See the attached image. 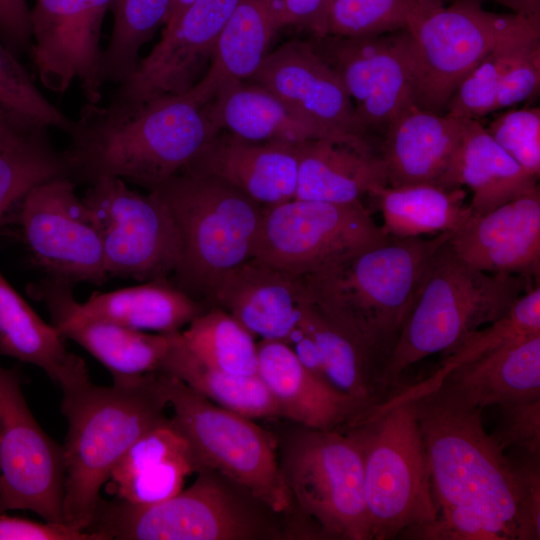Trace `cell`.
<instances>
[{
    "label": "cell",
    "mask_w": 540,
    "mask_h": 540,
    "mask_svg": "<svg viewBox=\"0 0 540 540\" xmlns=\"http://www.w3.org/2000/svg\"><path fill=\"white\" fill-rule=\"evenodd\" d=\"M218 131L207 104L189 92L156 99L120 118L105 117L98 105L87 103L64 151L70 180L92 184L118 177L151 190L183 172Z\"/></svg>",
    "instance_id": "cell-1"
},
{
    "label": "cell",
    "mask_w": 540,
    "mask_h": 540,
    "mask_svg": "<svg viewBox=\"0 0 540 540\" xmlns=\"http://www.w3.org/2000/svg\"><path fill=\"white\" fill-rule=\"evenodd\" d=\"M392 390L412 402L425 443L437 505L472 509L527 540L505 453L483 426L482 409L445 383Z\"/></svg>",
    "instance_id": "cell-2"
},
{
    "label": "cell",
    "mask_w": 540,
    "mask_h": 540,
    "mask_svg": "<svg viewBox=\"0 0 540 540\" xmlns=\"http://www.w3.org/2000/svg\"><path fill=\"white\" fill-rule=\"evenodd\" d=\"M452 233L386 236L338 256L302 275L310 300L368 347L384 371L426 268Z\"/></svg>",
    "instance_id": "cell-3"
},
{
    "label": "cell",
    "mask_w": 540,
    "mask_h": 540,
    "mask_svg": "<svg viewBox=\"0 0 540 540\" xmlns=\"http://www.w3.org/2000/svg\"><path fill=\"white\" fill-rule=\"evenodd\" d=\"M168 400L158 372L98 386L90 380L63 391L68 424L63 522L86 531L113 469L146 432L168 419Z\"/></svg>",
    "instance_id": "cell-4"
},
{
    "label": "cell",
    "mask_w": 540,
    "mask_h": 540,
    "mask_svg": "<svg viewBox=\"0 0 540 540\" xmlns=\"http://www.w3.org/2000/svg\"><path fill=\"white\" fill-rule=\"evenodd\" d=\"M448 240L426 268L385 365L386 394L408 367L436 353L446 356L471 333L503 316L530 288V278L470 266Z\"/></svg>",
    "instance_id": "cell-5"
},
{
    "label": "cell",
    "mask_w": 540,
    "mask_h": 540,
    "mask_svg": "<svg viewBox=\"0 0 540 540\" xmlns=\"http://www.w3.org/2000/svg\"><path fill=\"white\" fill-rule=\"evenodd\" d=\"M339 429L358 444L371 540H389L432 522L438 505L412 402L392 389Z\"/></svg>",
    "instance_id": "cell-6"
},
{
    "label": "cell",
    "mask_w": 540,
    "mask_h": 540,
    "mask_svg": "<svg viewBox=\"0 0 540 540\" xmlns=\"http://www.w3.org/2000/svg\"><path fill=\"white\" fill-rule=\"evenodd\" d=\"M149 191L165 203L177 231L171 281L209 308L218 282L254 256L264 206L217 178L187 171Z\"/></svg>",
    "instance_id": "cell-7"
},
{
    "label": "cell",
    "mask_w": 540,
    "mask_h": 540,
    "mask_svg": "<svg viewBox=\"0 0 540 540\" xmlns=\"http://www.w3.org/2000/svg\"><path fill=\"white\" fill-rule=\"evenodd\" d=\"M278 513L220 472L203 466L195 481L151 505L101 499L87 531L102 540H277Z\"/></svg>",
    "instance_id": "cell-8"
},
{
    "label": "cell",
    "mask_w": 540,
    "mask_h": 540,
    "mask_svg": "<svg viewBox=\"0 0 540 540\" xmlns=\"http://www.w3.org/2000/svg\"><path fill=\"white\" fill-rule=\"evenodd\" d=\"M280 468L298 512L297 535L371 540L363 460L341 429L302 427L283 448Z\"/></svg>",
    "instance_id": "cell-9"
},
{
    "label": "cell",
    "mask_w": 540,
    "mask_h": 540,
    "mask_svg": "<svg viewBox=\"0 0 540 540\" xmlns=\"http://www.w3.org/2000/svg\"><path fill=\"white\" fill-rule=\"evenodd\" d=\"M527 18L496 14L476 0H413L405 30L414 67V104L443 113L463 79Z\"/></svg>",
    "instance_id": "cell-10"
},
{
    "label": "cell",
    "mask_w": 540,
    "mask_h": 540,
    "mask_svg": "<svg viewBox=\"0 0 540 540\" xmlns=\"http://www.w3.org/2000/svg\"><path fill=\"white\" fill-rule=\"evenodd\" d=\"M158 374L173 410L171 420L191 445L201 467L220 472L276 513H289L291 495L271 434L176 377Z\"/></svg>",
    "instance_id": "cell-11"
},
{
    "label": "cell",
    "mask_w": 540,
    "mask_h": 540,
    "mask_svg": "<svg viewBox=\"0 0 540 540\" xmlns=\"http://www.w3.org/2000/svg\"><path fill=\"white\" fill-rule=\"evenodd\" d=\"M101 239L108 276L170 279L179 260L171 214L152 191L141 194L118 177H103L81 198Z\"/></svg>",
    "instance_id": "cell-12"
},
{
    "label": "cell",
    "mask_w": 540,
    "mask_h": 540,
    "mask_svg": "<svg viewBox=\"0 0 540 540\" xmlns=\"http://www.w3.org/2000/svg\"><path fill=\"white\" fill-rule=\"evenodd\" d=\"M386 236L362 201L336 204L293 198L264 207L253 257L306 275Z\"/></svg>",
    "instance_id": "cell-13"
},
{
    "label": "cell",
    "mask_w": 540,
    "mask_h": 540,
    "mask_svg": "<svg viewBox=\"0 0 540 540\" xmlns=\"http://www.w3.org/2000/svg\"><path fill=\"white\" fill-rule=\"evenodd\" d=\"M239 0H194L112 95L98 105L108 118L124 117L156 99L189 92L205 75L219 35Z\"/></svg>",
    "instance_id": "cell-14"
},
{
    "label": "cell",
    "mask_w": 540,
    "mask_h": 540,
    "mask_svg": "<svg viewBox=\"0 0 540 540\" xmlns=\"http://www.w3.org/2000/svg\"><path fill=\"white\" fill-rule=\"evenodd\" d=\"M62 446L31 413L14 369L0 366V513L29 510L63 522Z\"/></svg>",
    "instance_id": "cell-15"
},
{
    "label": "cell",
    "mask_w": 540,
    "mask_h": 540,
    "mask_svg": "<svg viewBox=\"0 0 540 540\" xmlns=\"http://www.w3.org/2000/svg\"><path fill=\"white\" fill-rule=\"evenodd\" d=\"M75 184L61 177L30 190L20 201L22 236L46 278L99 285L109 277L102 243Z\"/></svg>",
    "instance_id": "cell-16"
},
{
    "label": "cell",
    "mask_w": 540,
    "mask_h": 540,
    "mask_svg": "<svg viewBox=\"0 0 540 540\" xmlns=\"http://www.w3.org/2000/svg\"><path fill=\"white\" fill-rule=\"evenodd\" d=\"M309 42L338 74L368 134L384 131L414 103V67L405 29L361 38L313 37Z\"/></svg>",
    "instance_id": "cell-17"
},
{
    "label": "cell",
    "mask_w": 540,
    "mask_h": 540,
    "mask_svg": "<svg viewBox=\"0 0 540 540\" xmlns=\"http://www.w3.org/2000/svg\"><path fill=\"white\" fill-rule=\"evenodd\" d=\"M113 0H35L30 9L29 52L41 84L64 93L74 80L87 103L102 99L101 31Z\"/></svg>",
    "instance_id": "cell-18"
},
{
    "label": "cell",
    "mask_w": 540,
    "mask_h": 540,
    "mask_svg": "<svg viewBox=\"0 0 540 540\" xmlns=\"http://www.w3.org/2000/svg\"><path fill=\"white\" fill-rule=\"evenodd\" d=\"M248 81L269 90L343 142L374 152L341 79L309 40H291L269 52Z\"/></svg>",
    "instance_id": "cell-19"
},
{
    "label": "cell",
    "mask_w": 540,
    "mask_h": 540,
    "mask_svg": "<svg viewBox=\"0 0 540 540\" xmlns=\"http://www.w3.org/2000/svg\"><path fill=\"white\" fill-rule=\"evenodd\" d=\"M72 286L45 278L32 287L63 338L94 356L111 373L113 381L160 372L180 331L148 333L94 316L75 300Z\"/></svg>",
    "instance_id": "cell-20"
},
{
    "label": "cell",
    "mask_w": 540,
    "mask_h": 540,
    "mask_svg": "<svg viewBox=\"0 0 540 540\" xmlns=\"http://www.w3.org/2000/svg\"><path fill=\"white\" fill-rule=\"evenodd\" d=\"M309 301L302 275L252 257L218 282L210 307L224 309L254 336L291 345Z\"/></svg>",
    "instance_id": "cell-21"
},
{
    "label": "cell",
    "mask_w": 540,
    "mask_h": 540,
    "mask_svg": "<svg viewBox=\"0 0 540 540\" xmlns=\"http://www.w3.org/2000/svg\"><path fill=\"white\" fill-rule=\"evenodd\" d=\"M470 266L490 273L538 277L540 268V190L495 209L472 214L448 240Z\"/></svg>",
    "instance_id": "cell-22"
},
{
    "label": "cell",
    "mask_w": 540,
    "mask_h": 540,
    "mask_svg": "<svg viewBox=\"0 0 540 540\" xmlns=\"http://www.w3.org/2000/svg\"><path fill=\"white\" fill-rule=\"evenodd\" d=\"M184 171L217 178L269 207L294 198L298 159L295 145L253 142L219 130Z\"/></svg>",
    "instance_id": "cell-23"
},
{
    "label": "cell",
    "mask_w": 540,
    "mask_h": 540,
    "mask_svg": "<svg viewBox=\"0 0 540 540\" xmlns=\"http://www.w3.org/2000/svg\"><path fill=\"white\" fill-rule=\"evenodd\" d=\"M257 348L258 375L275 399L281 417L302 427L331 430L369 408L310 371L290 345L262 339Z\"/></svg>",
    "instance_id": "cell-24"
},
{
    "label": "cell",
    "mask_w": 540,
    "mask_h": 540,
    "mask_svg": "<svg viewBox=\"0 0 540 540\" xmlns=\"http://www.w3.org/2000/svg\"><path fill=\"white\" fill-rule=\"evenodd\" d=\"M299 331L292 348L310 371L366 407L384 398L382 362L362 342L323 314L311 300Z\"/></svg>",
    "instance_id": "cell-25"
},
{
    "label": "cell",
    "mask_w": 540,
    "mask_h": 540,
    "mask_svg": "<svg viewBox=\"0 0 540 540\" xmlns=\"http://www.w3.org/2000/svg\"><path fill=\"white\" fill-rule=\"evenodd\" d=\"M384 133L379 155L385 164L388 186L437 185L461 141L463 119L411 103Z\"/></svg>",
    "instance_id": "cell-26"
},
{
    "label": "cell",
    "mask_w": 540,
    "mask_h": 540,
    "mask_svg": "<svg viewBox=\"0 0 540 540\" xmlns=\"http://www.w3.org/2000/svg\"><path fill=\"white\" fill-rule=\"evenodd\" d=\"M200 468L191 445L168 418L132 444L113 469L107 492L132 504H155L179 493Z\"/></svg>",
    "instance_id": "cell-27"
},
{
    "label": "cell",
    "mask_w": 540,
    "mask_h": 540,
    "mask_svg": "<svg viewBox=\"0 0 540 540\" xmlns=\"http://www.w3.org/2000/svg\"><path fill=\"white\" fill-rule=\"evenodd\" d=\"M207 109L218 130L253 142L296 145L309 140L329 139L345 143L269 90L249 81L235 82L222 88L207 103Z\"/></svg>",
    "instance_id": "cell-28"
},
{
    "label": "cell",
    "mask_w": 540,
    "mask_h": 540,
    "mask_svg": "<svg viewBox=\"0 0 540 540\" xmlns=\"http://www.w3.org/2000/svg\"><path fill=\"white\" fill-rule=\"evenodd\" d=\"M538 177L520 166L475 119L463 118L459 146L438 186L468 187L480 215L539 188Z\"/></svg>",
    "instance_id": "cell-29"
},
{
    "label": "cell",
    "mask_w": 540,
    "mask_h": 540,
    "mask_svg": "<svg viewBox=\"0 0 540 540\" xmlns=\"http://www.w3.org/2000/svg\"><path fill=\"white\" fill-rule=\"evenodd\" d=\"M470 404L484 409L540 399V333H535L472 361L461 364L441 379Z\"/></svg>",
    "instance_id": "cell-30"
},
{
    "label": "cell",
    "mask_w": 540,
    "mask_h": 540,
    "mask_svg": "<svg viewBox=\"0 0 540 540\" xmlns=\"http://www.w3.org/2000/svg\"><path fill=\"white\" fill-rule=\"evenodd\" d=\"M280 28V0H239L219 35L205 75L189 93L207 104L222 88L248 81Z\"/></svg>",
    "instance_id": "cell-31"
},
{
    "label": "cell",
    "mask_w": 540,
    "mask_h": 540,
    "mask_svg": "<svg viewBox=\"0 0 540 540\" xmlns=\"http://www.w3.org/2000/svg\"><path fill=\"white\" fill-rule=\"evenodd\" d=\"M295 148L296 199L351 204L362 201L372 188L387 185L379 153L329 139L305 141Z\"/></svg>",
    "instance_id": "cell-32"
},
{
    "label": "cell",
    "mask_w": 540,
    "mask_h": 540,
    "mask_svg": "<svg viewBox=\"0 0 540 540\" xmlns=\"http://www.w3.org/2000/svg\"><path fill=\"white\" fill-rule=\"evenodd\" d=\"M62 339L0 272V355L41 368L64 391L89 376L83 359L69 352Z\"/></svg>",
    "instance_id": "cell-33"
},
{
    "label": "cell",
    "mask_w": 540,
    "mask_h": 540,
    "mask_svg": "<svg viewBox=\"0 0 540 540\" xmlns=\"http://www.w3.org/2000/svg\"><path fill=\"white\" fill-rule=\"evenodd\" d=\"M387 236L407 238L454 232L473 214L463 187L445 188L432 183L372 188Z\"/></svg>",
    "instance_id": "cell-34"
},
{
    "label": "cell",
    "mask_w": 540,
    "mask_h": 540,
    "mask_svg": "<svg viewBox=\"0 0 540 540\" xmlns=\"http://www.w3.org/2000/svg\"><path fill=\"white\" fill-rule=\"evenodd\" d=\"M81 306L86 312L121 326L156 333L181 331L207 309L171 279L94 292Z\"/></svg>",
    "instance_id": "cell-35"
},
{
    "label": "cell",
    "mask_w": 540,
    "mask_h": 540,
    "mask_svg": "<svg viewBox=\"0 0 540 540\" xmlns=\"http://www.w3.org/2000/svg\"><path fill=\"white\" fill-rule=\"evenodd\" d=\"M160 372L176 377L213 403L247 418L281 417L275 399L259 375H235L208 365L188 348L181 331Z\"/></svg>",
    "instance_id": "cell-36"
},
{
    "label": "cell",
    "mask_w": 540,
    "mask_h": 540,
    "mask_svg": "<svg viewBox=\"0 0 540 540\" xmlns=\"http://www.w3.org/2000/svg\"><path fill=\"white\" fill-rule=\"evenodd\" d=\"M540 46V19L501 40L463 79L446 106V114L478 120L493 112L501 82L510 69Z\"/></svg>",
    "instance_id": "cell-37"
},
{
    "label": "cell",
    "mask_w": 540,
    "mask_h": 540,
    "mask_svg": "<svg viewBox=\"0 0 540 540\" xmlns=\"http://www.w3.org/2000/svg\"><path fill=\"white\" fill-rule=\"evenodd\" d=\"M181 335L188 348L208 365L235 375H258L255 336L224 309L207 308Z\"/></svg>",
    "instance_id": "cell-38"
},
{
    "label": "cell",
    "mask_w": 540,
    "mask_h": 540,
    "mask_svg": "<svg viewBox=\"0 0 540 540\" xmlns=\"http://www.w3.org/2000/svg\"><path fill=\"white\" fill-rule=\"evenodd\" d=\"M173 0H113V29L103 57L105 82L119 84L136 69L139 51L164 26Z\"/></svg>",
    "instance_id": "cell-39"
},
{
    "label": "cell",
    "mask_w": 540,
    "mask_h": 540,
    "mask_svg": "<svg viewBox=\"0 0 540 540\" xmlns=\"http://www.w3.org/2000/svg\"><path fill=\"white\" fill-rule=\"evenodd\" d=\"M61 177L70 179L68 159L64 151L52 146L47 129L37 130L21 142L0 150V223L30 190Z\"/></svg>",
    "instance_id": "cell-40"
},
{
    "label": "cell",
    "mask_w": 540,
    "mask_h": 540,
    "mask_svg": "<svg viewBox=\"0 0 540 540\" xmlns=\"http://www.w3.org/2000/svg\"><path fill=\"white\" fill-rule=\"evenodd\" d=\"M535 333H540L539 284L525 291L503 316L471 333L420 383L433 384L451 369Z\"/></svg>",
    "instance_id": "cell-41"
},
{
    "label": "cell",
    "mask_w": 540,
    "mask_h": 540,
    "mask_svg": "<svg viewBox=\"0 0 540 540\" xmlns=\"http://www.w3.org/2000/svg\"><path fill=\"white\" fill-rule=\"evenodd\" d=\"M0 117L27 130L52 127L69 134L74 126V120L46 99L15 53L1 43Z\"/></svg>",
    "instance_id": "cell-42"
},
{
    "label": "cell",
    "mask_w": 540,
    "mask_h": 540,
    "mask_svg": "<svg viewBox=\"0 0 540 540\" xmlns=\"http://www.w3.org/2000/svg\"><path fill=\"white\" fill-rule=\"evenodd\" d=\"M412 3L413 0H331L319 37L361 38L403 30Z\"/></svg>",
    "instance_id": "cell-43"
},
{
    "label": "cell",
    "mask_w": 540,
    "mask_h": 540,
    "mask_svg": "<svg viewBox=\"0 0 540 540\" xmlns=\"http://www.w3.org/2000/svg\"><path fill=\"white\" fill-rule=\"evenodd\" d=\"M485 129L520 166L539 178V107L508 109L495 117Z\"/></svg>",
    "instance_id": "cell-44"
},
{
    "label": "cell",
    "mask_w": 540,
    "mask_h": 540,
    "mask_svg": "<svg viewBox=\"0 0 540 540\" xmlns=\"http://www.w3.org/2000/svg\"><path fill=\"white\" fill-rule=\"evenodd\" d=\"M400 537L420 540H509L505 530L484 515L454 505H439L432 522L406 531Z\"/></svg>",
    "instance_id": "cell-45"
},
{
    "label": "cell",
    "mask_w": 540,
    "mask_h": 540,
    "mask_svg": "<svg viewBox=\"0 0 540 540\" xmlns=\"http://www.w3.org/2000/svg\"><path fill=\"white\" fill-rule=\"evenodd\" d=\"M500 417L490 434L503 452H540V399L499 406Z\"/></svg>",
    "instance_id": "cell-46"
},
{
    "label": "cell",
    "mask_w": 540,
    "mask_h": 540,
    "mask_svg": "<svg viewBox=\"0 0 540 540\" xmlns=\"http://www.w3.org/2000/svg\"><path fill=\"white\" fill-rule=\"evenodd\" d=\"M516 486L527 540L540 539V452H504Z\"/></svg>",
    "instance_id": "cell-47"
},
{
    "label": "cell",
    "mask_w": 540,
    "mask_h": 540,
    "mask_svg": "<svg viewBox=\"0 0 540 540\" xmlns=\"http://www.w3.org/2000/svg\"><path fill=\"white\" fill-rule=\"evenodd\" d=\"M540 87V46L518 61L503 78L493 112L515 106L530 99Z\"/></svg>",
    "instance_id": "cell-48"
},
{
    "label": "cell",
    "mask_w": 540,
    "mask_h": 540,
    "mask_svg": "<svg viewBox=\"0 0 540 540\" xmlns=\"http://www.w3.org/2000/svg\"><path fill=\"white\" fill-rule=\"evenodd\" d=\"M0 540H102L94 533L64 522H34L0 513Z\"/></svg>",
    "instance_id": "cell-49"
},
{
    "label": "cell",
    "mask_w": 540,
    "mask_h": 540,
    "mask_svg": "<svg viewBox=\"0 0 540 540\" xmlns=\"http://www.w3.org/2000/svg\"><path fill=\"white\" fill-rule=\"evenodd\" d=\"M0 35L13 52L29 49L30 8L26 0H0Z\"/></svg>",
    "instance_id": "cell-50"
},
{
    "label": "cell",
    "mask_w": 540,
    "mask_h": 540,
    "mask_svg": "<svg viewBox=\"0 0 540 540\" xmlns=\"http://www.w3.org/2000/svg\"><path fill=\"white\" fill-rule=\"evenodd\" d=\"M331 0H280V24L306 29L319 37Z\"/></svg>",
    "instance_id": "cell-51"
},
{
    "label": "cell",
    "mask_w": 540,
    "mask_h": 540,
    "mask_svg": "<svg viewBox=\"0 0 540 540\" xmlns=\"http://www.w3.org/2000/svg\"><path fill=\"white\" fill-rule=\"evenodd\" d=\"M35 131L37 130H27L20 128L0 117V150L9 148L21 142L23 139H25L27 136H29Z\"/></svg>",
    "instance_id": "cell-52"
},
{
    "label": "cell",
    "mask_w": 540,
    "mask_h": 540,
    "mask_svg": "<svg viewBox=\"0 0 540 540\" xmlns=\"http://www.w3.org/2000/svg\"><path fill=\"white\" fill-rule=\"evenodd\" d=\"M452 1V0H450ZM492 1L511 10L512 13L527 18H540V0H476Z\"/></svg>",
    "instance_id": "cell-53"
},
{
    "label": "cell",
    "mask_w": 540,
    "mask_h": 540,
    "mask_svg": "<svg viewBox=\"0 0 540 540\" xmlns=\"http://www.w3.org/2000/svg\"><path fill=\"white\" fill-rule=\"evenodd\" d=\"M193 1L194 0H173L172 1V6H171V11H170L169 17H168L167 22L165 23V25L168 24V23L173 22L181 14V12L187 6H189Z\"/></svg>",
    "instance_id": "cell-54"
},
{
    "label": "cell",
    "mask_w": 540,
    "mask_h": 540,
    "mask_svg": "<svg viewBox=\"0 0 540 540\" xmlns=\"http://www.w3.org/2000/svg\"><path fill=\"white\" fill-rule=\"evenodd\" d=\"M432 1H438V2H445V1H448V0H432Z\"/></svg>",
    "instance_id": "cell-55"
}]
</instances>
